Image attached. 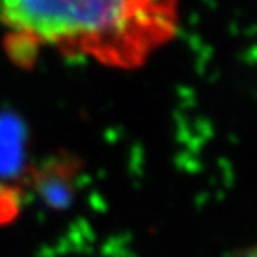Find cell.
I'll list each match as a JSON object with an SVG mask.
<instances>
[{
	"label": "cell",
	"instance_id": "1",
	"mask_svg": "<svg viewBox=\"0 0 257 257\" xmlns=\"http://www.w3.org/2000/svg\"><path fill=\"white\" fill-rule=\"evenodd\" d=\"M179 0H0L2 47L31 70L43 54L140 68L177 31Z\"/></svg>",
	"mask_w": 257,
	"mask_h": 257
},
{
	"label": "cell",
	"instance_id": "2",
	"mask_svg": "<svg viewBox=\"0 0 257 257\" xmlns=\"http://www.w3.org/2000/svg\"><path fill=\"white\" fill-rule=\"evenodd\" d=\"M82 163L68 152H57L41 163L27 166L24 172L25 184L52 211H64L73 204L79 189Z\"/></svg>",
	"mask_w": 257,
	"mask_h": 257
},
{
	"label": "cell",
	"instance_id": "3",
	"mask_svg": "<svg viewBox=\"0 0 257 257\" xmlns=\"http://www.w3.org/2000/svg\"><path fill=\"white\" fill-rule=\"evenodd\" d=\"M27 170L25 128L13 116H0V181H13Z\"/></svg>",
	"mask_w": 257,
	"mask_h": 257
},
{
	"label": "cell",
	"instance_id": "4",
	"mask_svg": "<svg viewBox=\"0 0 257 257\" xmlns=\"http://www.w3.org/2000/svg\"><path fill=\"white\" fill-rule=\"evenodd\" d=\"M24 189L9 181H0V227L9 225L18 218L24 205Z\"/></svg>",
	"mask_w": 257,
	"mask_h": 257
},
{
	"label": "cell",
	"instance_id": "5",
	"mask_svg": "<svg viewBox=\"0 0 257 257\" xmlns=\"http://www.w3.org/2000/svg\"><path fill=\"white\" fill-rule=\"evenodd\" d=\"M230 257H257V246H250V248L239 250V252H236Z\"/></svg>",
	"mask_w": 257,
	"mask_h": 257
}]
</instances>
